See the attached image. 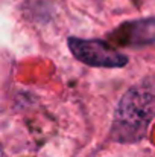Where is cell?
<instances>
[{
	"mask_svg": "<svg viewBox=\"0 0 155 157\" xmlns=\"http://www.w3.org/2000/svg\"><path fill=\"white\" fill-rule=\"evenodd\" d=\"M70 51L82 63L94 67H122L128 63V58L103 41L98 40H68Z\"/></svg>",
	"mask_w": 155,
	"mask_h": 157,
	"instance_id": "7a4b0ae2",
	"label": "cell"
},
{
	"mask_svg": "<svg viewBox=\"0 0 155 157\" xmlns=\"http://www.w3.org/2000/svg\"><path fill=\"white\" fill-rule=\"evenodd\" d=\"M155 117V76H149L122 98L116 114V127L119 139L135 142L145 137L149 124Z\"/></svg>",
	"mask_w": 155,
	"mask_h": 157,
	"instance_id": "6da1fadb",
	"label": "cell"
}]
</instances>
